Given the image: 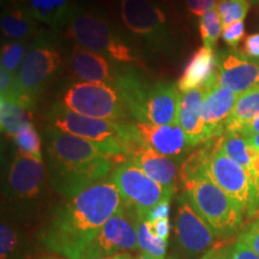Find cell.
Instances as JSON below:
<instances>
[{
  "label": "cell",
  "mask_w": 259,
  "mask_h": 259,
  "mask_svg": "<svg viewBox=\"0 0 259 259\" xmlns=\"http://www.w3.org/2000/svg\"><path fill=\"white\" fill-rule=\"evenodd\" d=\"M124 205L112 177L70 197L52 212L40 239L47 250L67 259H79L103 225Z\"/></svg>",
  "instance_id": "obj_1"
},
{
  "label": "cell",
  "mask_w": 259,
  "mask_h": 259,
  "mask_svg": "<svg viewBox=\"0 0 259 259\" xmlns=\"http://www.w3.org/2000/svg\"><path fill=\"white\" fill-rule=\"evenodd\" d=\"M45 137L51 185L66 198L108 178L119 157L106 145L53 127L45 131Z\"/></svg>",
  "instance_id": "obj_2"
},
{
  "label": "cell",
  "mask_w": 259,
  "mask_h": 259,
  "mask_svg": "<svg viewBox=\"0 0 259 259\" xmlns=\"http://www.w3.org/2000/svg\"><path fill=\"white\" fill-rule=\"evenodd\" d=\"M206 155L193 154L184 163L181 169L184 194L219 238H229L240 229L245 213L206 173L204 168Z\"/></svg>",
  "instance_id": "obj_3"
},
{
  "label": "cell",
  "mask_w": 259,
  "mask_h": 259,
  "mask_svg": "<svg viewBox=\"0 0 259 259\" xmlns=\"http://www.w3.org/2000/svg\"><path fill=\"white\" fill-rule=\"evenodd\" d=\"M46 119L53 128L106 145L124 160L144 143L135 121L118 122L89 118L70 111L59 102L52 103Z\"/></svg>",
  "instance_id": "obj_4"
},
{
  "label": "cell",
  "mask_w": 259,
  "mask_h": 259,
  "mask_svg": "<svg viewBox=\"0 0 259 259\" xmlns=\"http://www.w3.org/2000/svg\"><path fill=\"white\" fill-rule=\"evenodd\" d=\"M66 35L78 46L122 65H143L139 54L119 35L111 22L95 9L76 4L66 27Z\"/></svg>",
  "instance_id": "obj_5"
},
{
  "label": "cell",
  "mask_w": 259,
  "mask_h": 259,
  "mask_svg": "<svg viewBox=\"0 0 259 259\" xmlns=\"http://www.w3.org/2000/svg\"><path fill=\"white\" fill-rule=\"evenodd\" d=\"M63 67V52L53 34L42 32L32 40L21 67L16 73L22 101L34 108L38 96L53 82Z\"/></svg>",
  "instance_id": "obj_6"
},
{
  "label": "cell",
  "mask_w": 259,
  "mask_h": 259,
  "mask_svg": "<svg viewBox=\"0 0 259 259\" xmlns=\"http://www.w3.org/2000/svg\"><path fill=\"white\" fill-rule=\"evenodd\" d=\"M57 102L78 114L101 120L126 122L131 116L116 87L109 84L70 83L61 90Z\"/></svg>",
  "instance_id": "obj_7"
},
{
  "label": "cell",
  "mask_w": 259,
  "mask_h": 259,
  "mask_svg": "<svg viewBox=\"0 0 259 259\" xmlns=\"http://www.w3.org/2000/svg\"><path fill=\"white\" fill-rule=\"evenodd\" d=\"M119 12L130 34L156 53H170L173 40L167 16L154 0H120Z\"/></svg>",
  "instance_id": "obj_8"
},
{
  "label": "cell",
  "mask_w": 259,
  "mask_h": 259,
  "mask_svg": "<svg viewBox=\"0 0 259 259\" xmlns=\"http://www.w3.org/2000/svg\"><path fill=\"white\" fill-rule=\"evenodd\" d=\"M204 168L226 194L240 206L245 215L253 216L259 209V190L241 166L229 158L220 148L206 155Z\"/></svg>",
  "instance_id": "obj_9"
},
{
  "label": "cell",
  "mask_w": 259,
  "mask_h": 259,
  "mask_svg": "<svg viewBox=\"0 0 259 259\" xmlns=\"http://www.w3.org/2000/svg\"><path fill=\"white\" fill-rule=\"evenodd\" d=\"M138 212L124 203L84 248L79 259H102L138 248Z\"/></svg>",
  "instance_id": "obj_10"
},
{
  "label": "cell",
  "mask_w": 259,
  "mask_h": 259,
  "mask_svg": "<svg viewBox=\"0 0 259 259\" xmlns=\"http://www.w3.org/2000/svg\"><path fill=\"white\" fill-rule=\"evenodd\" d=\"M112 179L126 205L135 209L144 219L158 203L174 196V192L164 189L127 160L116 166L112 173Z\"/></svg>",
  "instance_id": "obj_11"
},
{
  "label": "cell",
  "mask_w": 259,
  "mask_h": 259,
  "mask_svg": "<svg viewBox=\"0 0 259 259\" xmlns=\"http://www.w3.org/2000/svg\"><path fill=\"white\" fill-rule=\"evenodd\" d=\"M174 234L180 251L187 257H198L213 250L219 236L191 205L185 194L178 197Z\"/></svg>",
  "instance_id": "obj_12"
},
{
  "label": "cell",
  "mask_w": 259,
  "mask_h": 259,
  "mask_svg": "<svg viewBox=\"0 0 259 259\" xmlns=\"http://www.w3.org/2000/svg\"><path fill=\"white\" fill-rule=\"evenodd\" d=\"M44 181L42 161L16 149L6 173V196L16 202H29L40 196Z\"/></svg>",
  "instance_id": "obj_13"
},
{
  "label": "cell",
  "mask_w": 259,
  "mask_h": 259,
  "mask_svg": "<svg viewBox=\"0 0 259 259\" xmlns=\"http://www.w3.org/2000/svg\"><path fill=\"white\" fill-rule=\"evenodd\" d=\"M218 85L239 95L259 84L258 60H251L240 51H227L218 54Z\"/></svg>",
  "instance_id": "obj_14"
},
{
  "label": "cell",
  "mask_w": 259,
  "mask_h": 259,
  "mask_svg": "<svg viewBox=\"0 0 259 259\" xmlns=\"http://www.w3.org/2000/svg\"><path fill=\"white\" fill-rule=\"evenodd\" d=\"M71 76L77 82L115 85L119 67L108 58L74 44L69 54Z\"/></svg>",
  "instance_id": "obj_15"
},
{
  "label": "cell",
  "mask_w": 259,
  "mask_h": 259,
  "mask_svg": "<svg viewBox=\"0 0 259 259\" xmlns=\"http://www.w3.org/2000/svg\"><path fill=\"white\" fill-rule=\"evenodd\" d=\"M239 96V94L218 85V83L206 88L203 103L204 138L206 143L225 134L227 121L231 118Z\"/></svg>",
  "instance_id": "obj_16"
},
{
  "label": "cell",
  "mask_w": 259,
  "mask_h": 259,
  "mask_svg": "<svg viewBox=\"0 0 259 259\" xmlns=\"http://www.w3.org/2000/svg\"><path fill=\"white\" fill-rule=\"evenodd\" d=\"M180 90L177 83L157 82L149 90L144 122L153 125H178Z\"/></svg>",
  "instance_id": "obj_17"
},
{
  "label": "cell",
  "mask_w": 259,
  "mask_h": 259,
  "mask_svg": "<svg viewBox=\"0 0 259 259\" xmlns=\"http://www.w3.org/2000/svg\"><path fill=\"white\" fill-rule=\"evenodd\" d=\"M127 161L141 168L147 176L164 189L176 193L179 178V164L177 160L164 156L143 143L130 154Z\"/></svg>",
  "instance_id": "obj_18"
},
{
  "label": "cell",
  "mask_w": 259,
  "mask_h": 259,
  "mask_svg": "<svg viewBox=\"0 0 259 259\" xmlns=\"http://www.w3.org/2000/svg\"><path fill=\"white\" fill-rule=\"evenodd\" d=\"M135 124L144 143L164 156L179 161L191 149L186 135L179 125H153L137 121Z\"/></svg>",
  "instance_id": "obj_19"
},
{
  "label": "cell",
  "mask_w": 259,
  "mask_h": 259,
  "mask_svg": "<svg viewBox=\"0 0 259 259\" xmlns=\"http://www.w3.org/2000/svg\"><path fill=\"white\" fill-rule=\"evenodd\" d=\"M219 57L213 48L200 47L187 61L177 85L181 93L198 88H209L218 83Z\"/></svg>",
  "instance_id": "obj_20"
},
{
  "label": "cell",
  "mask_w": 259,
  "mask_h": 259,
  "mask_svg": "<svg viewBox=\"0 0 259 259\" xmlns=\"http://www.w3.org/2000/svg\"><path fill=\"white\" fill-rule=\"evenodd\" d=\"M206 88H198L190 92H180L178 125L186 135L191 148L206 143L204 138L203 103Z\"/></svg>",
  "instance_id": "obj_21"
},
{
  "label": "cell",
  "mask_w": 259,
  "mask_h": 259,
  "mask_svg": "<svg viewBox=\"0 0 259 259\" xmlns=\"http://www.w3.org/2000/svg\"><path fill=\"white\" fill-rule=\"evenodd\" d=\"M4 2L24 10L38 23L52 30L66 27L76 5L73 0H3Z\"/></svg>",
  "instance_id": "obj_22"
},
{
  "label": "cell",
  "mask_w": 259,
  "mask_h": 259,
  "mask_svg": "<svg viewBox=\"0 0 259 259\" xmlns=\"http://www.w3.org/2000/svg\"><path fill=\"white\" fill-rule=\"evenodd\" d=\"M115 87L120 93L131 118L137 122H144L145 102L151 85H149L136 70L120 66L116 74Z\"/></svg>",
  "instance_id": "obj_23"
},
{
  "label": "cell",
  "mask_w": 259,
  "mask_h": 259,
  "mask_svg": "<svg viewBox=\"0 0 259 259\" xmlns=\"http://www.w3.org/2000/svg\"><path fill=\"white\" fill-rule=\"evenodd\" d=\"M2 21L0 28L2 34L9 41H25L28 38H35L45 30L40 28V23L32 18L28 12L18 6L3 3Z\"/></svg>",
  "instance_id": "obj_24"
},
{
  "label": "cell",
  "mask_w": 259,
  "mask_h": 259,
  "mask_svg": "<svg viewBox=\"0 0 259 259\" xmlns=\"http://www.w3.org/2000/svg\"><path fill=\"white\" fill-rule=\"evenodd\" d=\"M259 115V84L239 96L225 134H238L246 124Z\"/></svg>",
  "instance_id": "obj_25"
},
{
  "label": "cell",
  "mask_w": 259,
  "mask_h": 259,
  "mask_svg": "<svg viewBox=\"0 0 259 259\" xmlns=\"http://www.w3.org/2000/svg\"><path fill=\"white\" fill-rule=\"evenodd\" d=\"M29 124H31V118L28 107L18 100L0 97V125L3 132L14 137Z\"/></svg>",
  "instance_id": "obj_26"
},
{
  "label": "cell",
  "mask_w": 259,
  "mask_h": 259,
  "mask_svg": "<svg viewBox=\"0 0 259 259\" xmlns=\"http://www.w3.org/2000/svg\"><path fill=\"white\" fill-rule=\"evenodd\" d=\"M220 148L227 156L244 168L251 177L252 148L244 136L240 134H225V136L220 139Z\"/></svg>",
  "instance_id": "obj_27"
},
{
  "label": "cell",
  "mask_w": 259,
  "mask_h": 259,
  "mask_svg": "<svg viewBox=\"0 0 259 259\" xmlns=\"http://www.w3.org/2000/svg\"><path fill=\"white\" fill-rule=\"evenodd\" d=\"M138 248L153 259H166L168 241L158 238L151 231L150 222L139 216L137 223Z\"/></svg>",
  "instance_id": "obj_28"
},
{
  "label": "cell",
  "mask_w": 259,
  "mask_h": 259,
  "mask_svg": "<svg viewBox=\"0 0 259 259\" xmlns=\"http://www.w3.org/2000/svg\"><path fill=\"white\" fill-rule=\"evenodd\" d=\"M28 44L25 41H8L2 45V69L16 74L23 63L25 54L29 50Z\"/></svg>",
  "instance_id": "obj_29"
},
{
  "label": "cell",
  "mask_w": 259,
  "mask_h": 259,
  "mask_svg": "<svg viewBox=\"0 0 259 259\" xmlns=\"http://www.w3.org/2000/svg\"><path fill=\"white\" fill-rule=\"evenodd\" d=\"M218 9L222 27L244 22L251 9V0H219Z\"/></svg>",
  "instance_id": "obj_30"
},
{
  "label": "cell",
  "mask_w": 259,
  "mask_h": 259,
  "mask_svg": "<svg viewBox=\"0 0 259 259\" xmlns=\"http://www.w3.org/2000/svg\"><path fill=\"white\" fill-rule=\"evenodd\" d=\"M14 142L18 150L23 151L29 156L37 158L42 161V139L37 130L34 125L29 124L23 130L16 134L14 137Z\"/></svg>",
  "instance_id": "obj_31"
},
{
  "label": "cell",
  "mask_w": 259,
  "mask_h": 259,
  "mask_svg": "<svg viewBox=\"0 0 259 259\" xmlns=\"http://www.w3.org/2000/svg\"><path fill=\"white\" fill-rule=\"evenodd\" d=\"M222 22L218 9H212L199 17V31L203 45L205 47L213 48L219 37L222 35Z\"/></svg>",
  "instance_id": "obj_32"
},
{
  "label": "cell",
  "mask_w": 259,
  "mask_h": 259,
  "mask_svg": "<svg viewBox=\"0 0 259 259\" xmlns=\"http://www.w3.org/2000/svg\"><path fill=\"white\" fill-rule=\"evenodd\" d=\"M18 235L14 227L8 222L2 221L0 226V258L12 259L18 248Z\"/></svg>",
  "instance_id": "obj_33"
},
{
  "label": "cell",
  "mask_w": 259,
  "mask_h": 259,
  "mask_svg": "<svg viewBox=\"0 0 259 259\" xmlns=\"http://www.w3.org/2000/svg\"><path fill=\"white\" fill-rule=\"evenodd\" d=\"M238 240L245 242L254 253L259 255V219L251 222L238 235Z\"/></svg>",
  "instance_id": "obj_34"
},
{
  "label": "cell",
  "mask_w": 259,
  "mask_h": 259,
  "mask_svg": "<svg viewBox=\"0 0 259 259\" xmlns=\"http://www.w3.org/2000/svg\"><path fill=\"white\" fill-rule=\"evenodd\" d=\"M222 40L229 47H236L245 36L244 22H236L231 25H227L222 30Z\"/></svg>",
  "instance_id": "obj_35"
},
{
  "label": "cell",
  "mask_w": 259,
  "mask_h": 259,
  "mask_svg": "<svg viewBox=\"0 0 259 259\" xmlns=\"http://www.w3.org/2000/svg\"><path fill=\"white\" fill-rule=\"evenodd\" d=\"M219 0H185L186 8L190 14L202 17L204 14L215 9L218 6Z\"/></svg>",
  "instance_id": "obj_36"
},
{
  "label": "cell",
  "mask_w": 259,
  "mask_h": 259,
  "mask_svg": "<svg viewBox=\"0 0 259 259\" xmlns=\"http://www.w3.org/2000/svg\"><path fill=\"white\" fill-rule=\"evenodd\" d=\"M240 53L250 59H259V32L248 35L245 38Z\"/></svg>",
  "instance_id": "obj_37"
},
{
  "label": "cell",
  "mask_w": 259,
  "mask_h": 259,
  "mask_svg": "<svg viewBox=\"0 0 259 259\" xmlns=\"http://www.w3.org/2000/svg\"><path fill=\"white\" fill-rule=\"evenodd\" d=\"M231 253L233 259H259V255L240 240H236L231 246Z\"/></svg>",
  "instance_id": "obj_38"
},
{
  "label": "cell",
  "mask_w": 259,
  "mask_h": 259,
  "mask_svg": "<svg viewBox=\"0 0 259 259\" xmlns=\"http://www.w3.org/2000/svg\"><path fill=\"white\" fill-rule=\"evenodd\" d=\"M170 200H171V198H167V199L162 200L161 203H158L157 205L148 213V216L145 218V220H148V221H156V220L169 219Z\"/></svg>",
  "instance_id": "obj_39"
},
{
  "label": "cell",
  "mask_w": 259,
  "mask_h": 259,
  "mask_svg": "<svg viewBox=\"0 0 259 259\" xmlns=\"http://www.w3.org/2000/svg\"><path fill=\"white\" fill-rule=\"evenodd\" d=\"M150 222L151 231L158 238L167 240L169 239V233H170V220L169 219H162L156 220V221H149Z\"/></svg>",
  "instance_id": "obj_40"
},
{
  "label": "cell",
  "mask_w": 259,
  "mask_h": 259,
  "mask_svg": "<svg viewBox=\"0 0 259 259\" xmlns=\"http://www.w3.org/2000/svg\"><path fill=\"white\" fill-rule=\"evenodd\" d=\"M242 136H250V135H255L259 134V115L255 116L253 120H251L248 124H246L244 127H242L240 131L238 132Z\"/></svg>",
  "instance_id": "obj_41"
},
{
  "label": "cell",
  "mask_w": 259,
  "mask_h": 259,
  "mask_svg": "<svg viewBox=\"0 0 259 259\" xmlns=\"http://www.w3.org/2000/svg\"><path fill=\"white\" fill-rule=\"evenodd\" d=\"M215 259H233L231 253V247L219 248L218 252H216Z\"/></svg>",
  "instance_id": "obj_42"
},
{
  "label": "cell",
  "mask_w": 259,
  "mask_h": 259,
  "mask_svg": "<svg viewBox=\"0 0 259 259\" xmlns=\"http://www.w3.org/2000/svg\"><path fill=\"white\" fill-rule=\"evenodd\" d=\"M247 141V143L251 145L252 148L254 149H259V134L255 135H250V136H244Z\"/></svg>",
  "instance_id": "obj_43"
},
{
  "label": "cell",
  "mask_w": 259,
  "mask_h": 259,
  "mask_svg": "<svg viewBox=\"0 0 259 259\" xmlns=\"http://www.w3.org/2000/svg\"><path fill=\"white\" fill-rule=\"evenodd\" d=\"M102 259H134V257L128 253H120V254H115V255H112V257H107Z\"/></svg>",
  "instance_id": "obj_44"
},
{
  "label": "cell",
  "mask_w": 259,
  "mask_h": 259,
  "mask_svg": "<svg viewBox=\"0 0 259 259\" xmlns=\"http://www.w3.org/2000/svg\"><path fill=\"white\" fill-rule=\"evenodd\" d=\"M218 250H219L218 247H216V248H213V250L209 251L208 253H206V254H204L203 257H200L199 259H215V257H216V252H218Z\"/></svg>",
  "instance_id": "obj_45"
},
{
  "label": "cell",
  "mask_w": 259,
  "mask_h": 259,
  "mask_svg": "<svg viewBox=\"0 0 259 259\" xmlns=\"http://www.w3.org/2000/svg\"><path fill=\"white\" fill-rule=\"evenodd\" d=\"M137 259H153V258L149 257V255H147V254H141Z\"/></svg>",
  "instance_id": "obj_46"
},
{
  "label": "cell",
  "mask_w": 259,
  "mask_h": 259,
  "mask_svg": "<svg viewBox=\"0 0 259 259\" xmlns=\"http://www.w3.org/2000/svg\"><path fill=\"white\" fill-rule=\"evenodd\" d=\"M46 259H56V258H46Z\"/></svg>",
  "instance_id": "obj_47"
},
{
  "label": "cell",
  "mask_w": 259,
  "mask_h": 259,
  "mask_svg": "<svg viewBox=\"0 0 259 259\" xmlns=\"http://www.w3.org/2000/svg\"><path fill=\"white\" fill-rule=\"evenodd\" d=\"M258 64H259V60H258Z\"/></svg>",
  "instance_id": "obj_48"
}]
</instances>
